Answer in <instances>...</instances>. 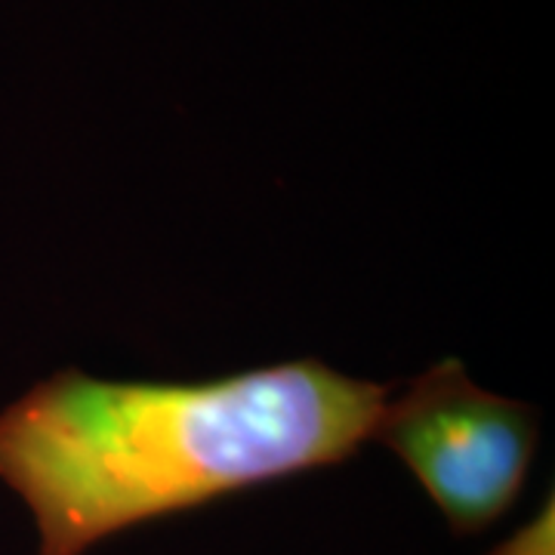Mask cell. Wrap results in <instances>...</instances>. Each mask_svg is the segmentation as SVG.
<instances>
[{
	"label": "cell",
	"mask_w": 555,
	"mask_h": 555,
	"mask_svg": "<svg viewBox=\"0 0 555 555\" xmlns=\"http://www.w3.org/2000/svg\"><path fill=\"white\" fill-rule=\"evenodd\" d=\"M371 438L414 473L456 534H478L521 494L540 423L531 404L481 389L444 358L386 398Z\"/></svg>",
	"instance_id": "7a4b0ae2"
},
{
	"label": "cell",
	"mask_w": 555,
	"mask_h": 555,
	"mask_svg": "<svg viewBox=\"0 0 555 555\" xmlns=\"http://www.w3.org/2000/svg\"><path fill=\"white\" fill-rule=\"evenodd\" d=\"M488 555H555V503L553 496L543 503V509L537 513L521 531L509 537L506 543H500L494 553Z\"/></svg>",
	"instance_id": "3957f363"
},
{
	"label": "cell",
	"mask_w": 555,
	"mask_h": 555,
	"mask_svg": "<svg viewBox=\"0 0 555 555\" xmlns=\"http://www.w3.org/2000/svg\"><path fill=\"white\" fill-rule=\"evenodd\" d=\"M386 398L318 358L210 383L60 371L0 411V481L35 518L40 555H83L142 521L349 460Z\"/></svg>",
	"instance_id": "6da1fadb"
}]
</instances>
